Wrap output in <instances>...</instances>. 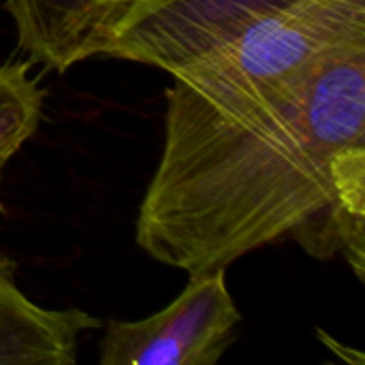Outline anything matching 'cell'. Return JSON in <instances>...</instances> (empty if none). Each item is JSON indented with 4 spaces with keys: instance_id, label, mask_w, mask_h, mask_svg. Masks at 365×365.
Wrapping results in <instances>:
<instances>
[{
    "instance_id": "obj_1",
    "label": "cell",
    "mask_w": 365,
    "mask_h": 365,
    "mask_svg": "<svg viewBox=\"0 0 365 365\" xmlns=\"http://www.w3.org/2000/svg\"><path fill=\"white\" fill-rule=\"evenodd\" d=\"M135 229L143 252L188 276L293 237L319 261L342 255L364 282L365 43L257 111L225 113L169 86Z\"/></svg>"
},
{
    "instance_id": "obj_2",
    "label": "cell",
    "mask_w": 365,
    "mask_h": 365,
    "mask_svg": "<svg viewBox=\"0 0 365 365\" xmlns=\"http://www.w3.org/2000/svg\"><path fill=\"white\" fill-rule=\"evenodd\" d=\"M365 43V0H135L103 56L169 73L225 113L263 109Z\"/></svg>"
},
{
    "instance_id": "obj_3",
    "label": "cell",
    "mask_w": 365,
    "mask_h": 365,
    "mask_svg": "<svg viewBox=\"0 0 365 365\" xmlns=\"http://www.w3.org/2000/svg\"><path fill=\"white\" fill-rule=\"evenodd\" d=\"M242 314L227 269L190 276L160 312L141 321L111 319L98 342L101 365H214L237 340Z\"/></svg>"
},
{
    "instance_id": "obj_4",
    "label": "cell",
    "mask_w": 365,
    "mask_h": 365,
    "mask_svg": "<svg viewBox=\"0 0 365 365\" xmlns=\"http://www.w3.org/2000/svg\"><path fill=\"white\" fill-rule=\"evenodd\" d=\"M135 0H4L17 47L32 64L66 73L103 56Z\"/></svg>"
},
{
    "instance_id": "obj_5",
    "label": "cell",
    "mask_w": 365,
    "mask_h": 365,
    "mask_svg": "<svg viewBox=\"0 0 365 365\" xmlns=\"http://www.w3.org/2000/svg\"><path fill=\"white\" fill-rule=\"evenodd\" d=\"M17 263L0 252V365H73L79 340L101 319L79 308L49 310L17 287Z\"/></svg>"
},
{
    "instance_id": "obj_6",
    "label": "cell",
    "mask_w": 365,
    "mask_h": 365,
    "mask_svg": "<svg viewBox=\"0 0 365 365\" xmlns=\"http://www.w3.org/2000/svg\"><path fill=\"white\" fill-rule=\"evenodd\" d=\"M32 62L13 60L0 66V180L11 158L36 133L43 120L45 92L41 77L30 73ZM0 214L4 205L0 201Z\"/></svg>"
}]
</instances>
